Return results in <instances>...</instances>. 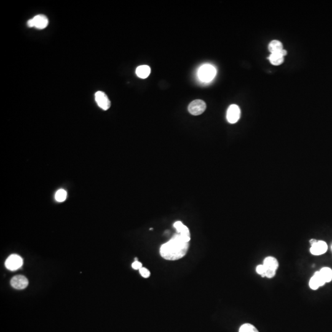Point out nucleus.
<instances>
[{
  "label": "nucleus",
  "mask_w": 332,
  "mask_h": 332,
  "mask_svg": "<svg viewBox=\"0 0 332 332\" xmlns=\"http://www.w3.org/2000/svg\"><path fill=\"white\" fill-rule=\"evenodd\" d=\"M174 226L177 230V233L180 235L186 242H190L191 239L190 230L187 226L183 225L182 222L177 221L174 224Z\"/></svg>",
  "instance_id": "obj_9"
},
{
  "label": "nucleus",
  "mask_w": 332,
  "mask_h": 332,
  "mask_svg": "<svg viewBox=\"0 0 332 332\" xmlns=\"http://www.w3.org/2000/svg\"><path fill=\"white\" fill-rule=\"evenodd\" d=\"M313 276L317 280L319 284L320 285V287H321V286H322V285H324L326 284V282H325V281H324V279H322V276H321V275L319 271H317V272L315 273V274H314Z\"/></svg>",
  "instance_id": "obj_20"
},
{
  "label": "nucleus",
  "mask_w": 332,
  "mask_h": 332,
  "mask_svg": "<svg viewBox=\"0 0 332 332\" xmlns=\"http://www.w3.org/2000/svg\"><path fill=\"white\" fill-rule=\"evenodd\" d=\"M268 59L271 64L275 66H279L281 65L284 61V57H283L280 52L277 53H272L269 56Z\"/></svg>",
  "instance_id": "obj_11"
},
{
  "label": "nucleus",
  "mask_w": 332,
  "mask_h": 332,
  "mask_svg": "<svg viewBox=\"0 0 332 332\" xmlns=\"http://www.w3.org/2000/svg\"><path fill=\"white\" fill-rule=\"evenodd\" d=\"M206 109V103L202 100H195L191 102L188 106V111L194 116L200 115Z\"/></svg>",
  "instance_id": "obj_5"
},
{
  "label": "nucleus",
  "mask_w": 332,
  "mask_h": 332,
  "mask_svg": "<svg viewBox=\"0 0 332 332\" xmlns=\"http://www.w3.org/2000/svg\"><path fill=\"white\" fill-rule=\"evenodd\" d=\"M282 43L278 40H273L269 44L268 49L271 54L281 52L283 49Z\"/></svg>",
  "instance_id": "obj_14"
},
{
  "label": "nucleus",
  "mask_w": 332,
  "mask_h": 332,
  "mask_svg": "<svg viewBox=\"0 0 332 332\" xmlns=\"http://www.w3.org/2000/svg\"><path fill=\"white\" fill-rule=\"evenodd\" d=\"M11 284L15 289L22 290L25 288L28 285V279L22 275H17L12 278Z\"/></svg>",
  "instance_id": "obj_8"
},
{
  "label": "nucleus",
  "mask_w": 332,
  "mask_h": 332,
  "mask_svg": "<svg viewBox=\"0 0 332 332\" xmlns=\"http://www.w3.org/2000/svg\"><path fill=\"white\" fill-rule=\"evenodd\" d=\"M95 99L98 106L103 110H107L111 106V101L108 96L102 91H98L95 93Z\"/></svg>",
  "instance_id": "obj_7"
},
{
  "label": "nucleus",
  "mask_w": 332,
  "mask_h": 332,
  "mask_svg": "<svg viewBox=\"0 0 332 332\" xmlns=\"http://www.w3.org/2000/svg\"><path fill=\"white\" fill-rule=\"evenodd\" d=\"M132 267L133 269L137 270V269H140L142 268V263L139 262V261H135L132 264Z\"/></svg>",
  "instance_id": "obj_23"
},
{
  "label": "nucleus",
  "mask_w": 332,
  "mask_h": 332,
  "mask_svg": "<svg viewBox=\"0 0 332 332\" xmlns=\"http://www.w3.org/2000/svg\"><path fill=\"white\" fill-rule=\"evenodd\" d=\"M215 68L210 64H205L200 67L198 71V76L203 82L211 81L216 75Z\"/></svg>",
  "instance_id": "obj_2"
},
{
  "label": "nucleus",
  "mask_w": 332,
  "mask_h": 332,
  "mask_svg": "<svg viewBox=\"0 0 332 332\" xmlns=\"http://www.w3.org/2000/svg\"><path fill=\"white\" fill-rule=\"evenodd\" d=\"M23 265L22 258L18 255H10L5 262V266L10 271H15L19 269Z\"/></svg>",
  "instance_id": "obj_4"
},
{
  "label": "nucleus",
  "mask_w": 332,
  "mask_h": 332,
  "mask_svg": "<svg viewBox=\"0 0 332 332\" xmlns=\"http://www.w3.org/2000/svg\"><path fill=\"white\" fill-rule=\"evenodd\" d=\"M320 274L324 279L327 282H329L332 280V270L329 268H323L319 271Z\"/></svg>",
  "instance_id": "obj_15"
},
{
  "label": "nucleus",
  "mask_w": 332,
  "mask_h": 332,
  "mask_svg": "<svg viewBox=\"0 0 332 332\" xmlns=\"http://www.w3.org/2000/svg\"><path fill=\"white\" fill-rule=\"evenodd\" d=\"M317 242V240H316V239H311V240H310V243H311V245H314V244H316V243Z\"/></svg>",
  "instance_id": "obj_25"
},
{
  "label": "nucleus",
  "mask_w": 332,
  "mask_h": 332,
  "mask_svg": "<svg viewBox=\"0 0 332 332\" xmlns=\"http://www.w3.org/2000/svg\"><path fill=\"white\" fill-rule=\"evenodd\" d=\"M327 248L328 247L326 242L322 240H319L311 245L310 252L314 255H321L327 252Z\"/></svg>",
  "instance_id": "obj_10"
},
{
  "label": "nucleus",
  "mask_w": 332,
  "mask_h": 332,
  "mask_svg": "<svg viewBox=\"0 0 332 332\" xmlns=\"http://www.w3.org/2000/svg\"><path fill=\"white\" fill-rule=\"evenodd\" d=\"M309 284L310 288L313 290H317L320 287V285L319 284L317 280L314 276L311 278Z\"/></svg>",
  "instance_id": "obj_19"
},
{
  "label": "nucleus",
  "mask_w": 332,
  "mask_h": 332,
  "mask_svg": "<svg viewBox=\"0 0 332 332\" xmlns=\"http://www.w3.org/2000/svg\"><path fill=\"white\" fill-rule=\"evenodd\" d=\"M263 265L267 269L276 270L279 266V263L277 259L273 257H266L263 261Z\"/></svg>",
  "instance_id": "obj_12"
},
{
  "label": "nucleus",
  "mask_w": 332,
  "mask_h": 332,
  "mask_svg": "<svg viewBox=\"0 0 332 332\" xmlns=\"http://www.w3.org/2000/svg\"><path fill=\"white\" fill-rule=\"evenodd\" d=\"M48 24V17L43 14L37 15L27 22V25L29 27H35L38 29H44L47 27Z\"/></svg>",
  "instance_id": "obj_3"
},
{
  "label": "nucleus",
  "mask_w": 332,
  "mask_h": 332,
  "mask_svg": "<svg viewBox=\"0 0 332 332\" xmlns=\"http://www.w3.org/2000/svg\"><path fill=\"white\" fill-rule=\"evenodd\" d=\"M276 270L271 269H267L266 273H265V276L268 278H273L276 275Z\"/></svg>",
  "instance_id": "obj_22"
},
{
  "label": "nucleus",
  "mask_w": 332,
  "mask_h": 332,
  "mask_svg": "<svg viewBox=\"0 0 332 332\" xmlns=\"http://www.w3.org/2000/svg\"><path fill=\"white\" fill-rule=\"evenodd\" d=\"M239 332H259L257 328L250 324H244L239 329Z\"/></svg>",
  "instance_id": "obj_16"
},
{
  "label": "nucleus",
  "mask_w": 332,
  "mask_h": 332,
  "mask_svg": "<svg viewBox=\"0 0 332 332\" xmlns=\"http://www.w3.org/2000/svg\"><path fill=\"white\" fill-rule=\"evenodd\" d=\"M139 272H140V274H141V276L143 277L144 278H148L150 276V272L149 271V270L145 268H143L142 267L141 269H139Z\"/></svg>",
  "instance_id": "obj_21"
},
{
  "label": "nucleus",
  "mask_w": 332,
  "mask_h": 332,
  "mask_svg": "<svg viewBox=\"0 0 332 332\" xmlns=\"http://www.w3.org/2000/svg\"><path fill=\"white\" fill-rule=\"evenodd\" d=\"M280 53H281V54L283 57H285V56L287 55V51L286 50L284 49L280 52Z\"/></svg>",
  "instance_id": "obj_24"
},
{
  "label": "nucleus",
  "mask_w": 332,
  "mask_h": 332,
  "mask_svg": "<svg viewBox=\"0 0 332 332\" xmlns=\"http://www.w3.org/2000/svg\"><path fill=\"white\" fill-rule=\"evenodd\" d=\"M67 197V192L65 190H58L55 195V200L58 202H63L64 201Z\"/></svg>",
  "instance_id": "obj_17"
},
{
  "label": "nucleus",
  "mask_w": 332,
  "mask_h": 332,
  "mask_svg": "<svg viewBox=\"0 0 332 332\" xmlns=\"http://www.w3.org/2000/svg\"><path fill=\"white\" fill-rule=\"evenodd\" d=\"M266 270H267V268L265 267V266L263 264L258 265L257 266V268H256L257 273L263 278L266 277L265 276V273H266Z\"/></svg>",
  "instance_id": "obj_18"
},
{
  "label": "nucleus",
  "mask_w": 332,
  "mask_h": 332,
  "mask_svg": "<svg viewBox=\"0 0 332 332\" xmlns=\"http://www.w3.org/2000/svg\"><path fill=\"white\" fill-rule=\"evenodd\" d=\"M189 248V242H186L180 234L175 235L160 248L161 256L167 260H177L183 258Z\"/></svg>",
  "instance_id": "obj_1"
},
{
  "label": "nucleus",
  "mask_w": 332,
  "mask_h": 332,
  "mask_svg": "<svg viewBox=\"0 0 332 332\" xmlns=\"http://www.w3.org/2000/svg\"></svg>",
  "instance_id": "obj_26"
},
{
  "label": "nucleus",
  "mask_w": 332,
  "mask_h": 332,
  "mask_svg": "<svg viewBox=\"0 0 332 332\" xmlns=\"http://www.w3.org/2000/svg\"><path fill=\"white\" fill-rule=\"evenodd\" d=\"M240 117V110L237 105H231L229 106L227 113L226 118L228 121L231 124H235L237 123Z\"/></svg>",
  "instance_id": "obj_6"
},
{
  "label": "nucleus",
  "mask_w": 332,
  "mask_h": 332,
  "mask_svg": "<svg viewBox=\"0 0 332 332\" xmlns=\"http://www.w3.org/2000/svg\"><path fill=\"white\" fill-rule=\"evenodd\" d=\"M136 72L138 77L144 79L149 75L151 73V68L148 65H141L137 68Z\"/></svg>",
  "instance_id": "obj_13"
}]
</instances>
